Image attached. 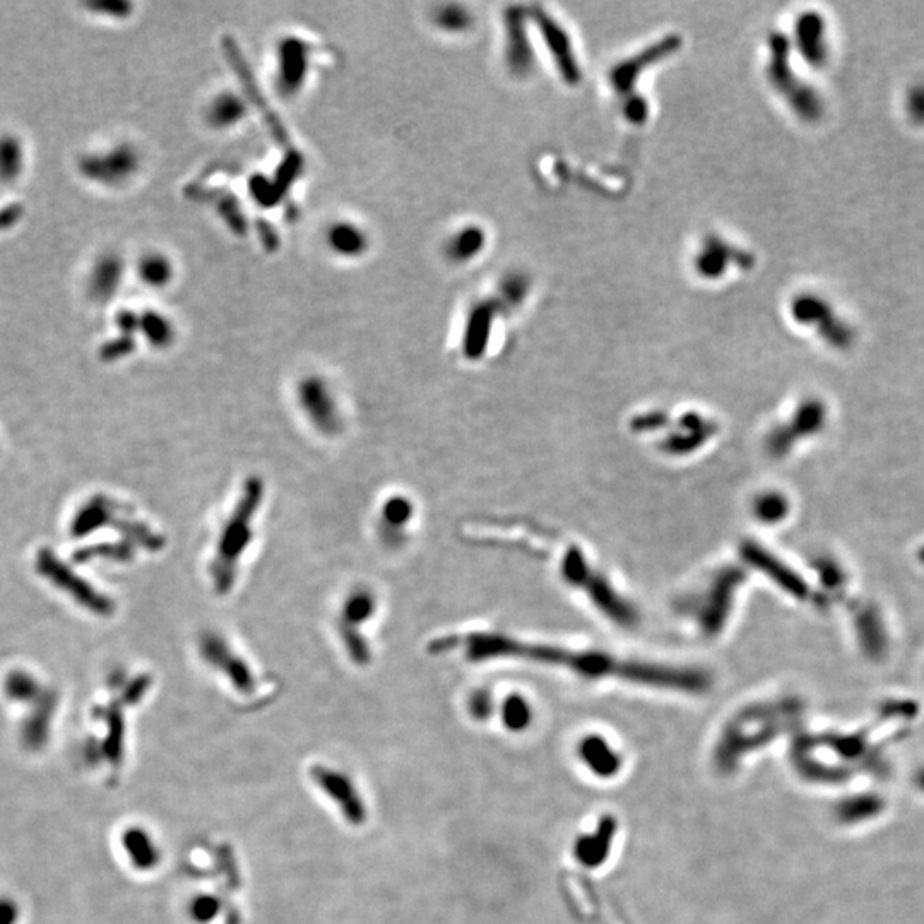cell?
I'll list each match as a JSON object with an SVG mask.
<instances>
[{"label":"cell","mask_w":924,"mask_h":924,"mask_svg":"<svg viewBox=\"0 0 924 924\" xmlns=\"http://www.w3.org/2000/svg\"><path fill=\"white\" fill-rule=\"evenodd\" d=\"M262 495L264 485L259 478L245 481L242 498L221 531L213 567L214 586L220 594L230 593L231 586L235 584L238 560L252 539V519L259 510Z\"/></svg>","instance_id":"obj_1"},{"label":"cell","mask_w":924,"mask_h":924,"mask_svg":"<svg viewBox=\"0 0 924 924\" xmlns=\"http://www.w3.org/2000/svg\"><path fill=\"white\" fill-rule=\"evenodd\" d=\"M769 79L774 88L786 95L791 107L805 119H815L820 113V103L812 89L806 88L800 81H793V72L789 69V42L784 35L770 38Z\"/></svg>","instance_id":"obj_2"},{"label":"cell","mask_w":924,"mask_h":924,"mask_svg":"<svg viewBox=\"0 0 924 924\" xmlns=\"http://www.w3.org/2000/svg\"><path fill=\"white\" fill-rule=\"evenodd\" d=\"M310 45L295 35L283 36L276 47V88L283 98H295L307 83Z\"/></svg>","instance_id":"obj_3"},{"label":"cell","mask_w":924,"mask_h":924,"mask_svg":"<svg viewBox=\"0 0 924 924\" xmlns=\"http://www.w3.org/2000/svg\"><path fill=\"white\" fill-rule=\"evenodd\" d=\"M375 608H377V599L374 593L362 587L348 596L343 611H341L339 630H341L344 646L350 654L351 661L360 666L370 661V651L358 628L374 616Z\"/></svg>","instance_id":"obj_4"},{"label":"cell","mask_w":924,"mask_h":924,"mask_svg":"<svg viewBox=\"0 0 924 924\" xmlns=\"http://www.w3.org/2000/svg\"><path fill=\"white\" fill-rule=\"evenodd\" d=\"M298 404L320 433L332 435L341 428L338 404L326 380L319 375H308L298 382Z\"/></svg>","instance_id":"obj_5"},{"label":"cell","mask_w":924,"mask_h":924,"mask_svg":"<svg viewBox=\"0 0 924 924\" xmlns=\"http://www.w3.org/2000/svg\"><path fill=\"white\" fill-rule=\"evenodd\" d=\"M531 16L538 24L539 35L543 38L546 48L550 50L553 62L560 76L563 77V81L570 86L581 83V66H579V60H577L574 45H572L567 30L551 16L550 12L543 11L541 7H534Z\"/></svg>","instance_id":"obj_6"},{"label":"cell","mask_w":924,"mask_h":924,"mask_svg":"<svg viewBox=\"0 0 924 924\" xmlns=\"http://www.w3.org/2000/svg\"><path fill=\"white\" fill-rule=\"evenodd\" d=\"M528 14L522 7H509L504 14L505 62L517 77L533 72L534 52L528 33Z\"/></svg>","instance_id":"obj_7"},{"label":"cell","mask_w":924,"mask_h":924,"mask_svg":"<svg viewBox=\"0 0 924 924\" xmlns=\"http://www.w3.org/2000/svg\"><path fill=\"white\" fill-rule=\"evenodd\" d=\"M312 777H314V782H317V786L339 806V812L343 813L344 818L351 825L365 824L367 808L350 777L343 772L327 769L322 765H317L312 769Z\"/></svg>","instance_id":"obj_8"},{"label":"cell","mask_w":924,"mask_h":924,"mask_svg":"<svg viewBox=\"0 0 924 924\" xmlns=\"http://www.w3.org/2000/svg\"><path fill=\"white\" fill-rule=\"evenodd\" d=\"M680 45H682V42H680L678 36H666V38L659 40L658 43H654L651 47H647L644 52H640L632 59L623 60L618 66L613 67V71H611V86L623 98L634 95V86L642 71H646V67L656 64L659 60L676 52Z\"/></svg>","instance_id":"obj_9"},{"label":"cell","mask_w":924,"mask_h":924,"mask_svg":"<svg viewBox=\"0 0 924 924\" xmlns=\"http://www.w3.org/2000/svg\"><path fill=\"white\" fill-rule=\"evenodd\" d=\"M201 649L204 659L214 668H218L238 692H254L255 680L252 671L240 656L231 652L228 642L221 635H206L202 639Z\"/></svg>","instance_id":"obj_10"},{"label":"cell","mask_w":924,"mask_h":924,"mask_svg":"<svg viewBox=\"0 0 924 924\" xmlns=\"http://www.w3.org/2000/svg\"><path fill=\"white\" fill-rule=\"evenodd\" d=\"M498 312L502 310L495 300H483L469 310L466 327H464V338H462V350H464V355L471 360L481 358L488 348L493 322Z\"/></svg>","instance_id":"obj_11"},{"label":"cell","mask_w":924,"mask_h":924,"mask_svg":"<svg viewBox=\"0 0 924 924\" xmlns=\"http://www.w3.org/2000/svg\"><path fill=\"white\" fill-rule=\"evenodd\" d=\"M731 262L745 266V264H752V257L731 247L721 238L709 237L695 257V269L702 278L717 279L723 276Z\"/></svg>","instance_id":"obj_12"},{"label":"cell","mask_w":924,"mask_h":924,"mask_svg":"<svg viewBox=\"0 0 924 924\" xmlns=\"http://www.w3.org/2000/svg\"><path fill=\"white\" fill-rule=\"evenodd\" d=\"M327 249L341 259H360L370 249V237L355 221L339 220L327 226L324 233Z\"/></svg>","instance_id":"obj_13"},{"label":"cell","mask_w":924,"mask_h":924,"mask_svg":"<svg viewBox=\"0 0 924 924\" xmlns=\"http://www.w3.org/2000/svg\"><path fill=\"white\" fill-rule=\"evenodd\" d=\"M120 846L129 865L137 871H153L161 861V849L153 834L143 827H129L120 836Z\"/></svg>","instance_id":"obj_14"},{"label":"cell","mask_w":924,"mask_h":924,"mask_svg":"<svg viewBox=\"0 0 924 924\" xmlns=\"http://www.w3.org/2000/svg\"><path fill=\"white\" fill-rule=\"evenodd\" d=\"M791 314L801 324L822 326L820 331L824 332L825 338L829 339V341H836L834 344H841L846 341V329L839 320L832 319L829 305L825 302H820L818 298L810 297V295L796 298L793 307H791Z\"/></svg>","instance_id":"obj_15"},{"label":"cell","mask_w":924,"mask_h":924,"mask_svg":"<svg viewBox=\"0 0 924 924\" xmlns=\"http://www.w3.org/2000/svg\"><path fill=\"white\" fill-rule=\"evenodd\" d=\"M796 45L803 59L812 66H822L827 59L824 19L817 12H805L796 23Z\"/></svg>","instance_id":"obj_16"},{"label":"cell","mask_w":924,"mask_h":924,"mask_svg":"<svg viewBox=\"0 0 924 924\" xmlns=\"http://www.w3.org/2000/svg\"><path fill=\"white\" fill-rule=\"evenodd\" d=\"M249 115L247 98L238 95L235 91H221L214 96L206 110V120L213 129L228 131L237 127Z\"/></svg>","instance_id":"obj_17"},{"label":"cell","mask_w":924,"mask_h":924,"mask_svg":"<svg viewBox=\"0 0 924 924\" xmlns=\"http://www.w3.org/2000/svg\"><path fill=\"white\" fill-rule=\"evenodd\" d=\"M485 245L486 233L481 226H462L447 238L445 257L454 264H468L485 250Z\"/></svg>","instance_id":"obj_18"},{"label":"cell","mask_w":924,"mask_h":924,"mask_svg":"<svg viewBox=\"0 0 924 924\" xmlns=\"http://www.w3.org/2000/svg\"><path fill=\"white\" fill-rule=\"evenodd\" d=\"M137 271H139V276H141L144 283L151 286V288L168 286L172 283L173 276H175L172 261L166 255L160 254V252H149V254L143 255L141 261H139Z\"/></svg>","instance_id":"obj_19"},{"label":"cell","mask_w":924,"mask_h":924,"mask_svg":"<svg viewBox=\"0 0 924 924\" xmlns=\"http://www.w3.org/2000/svg\"><path fill=\"white\" fill-rule=\"evenodd\" d=\"M433 24L449 35H462L471 30L473 14L461 4H444L433 11Z\"/></svg>","instance_id":"obj_20"},{"label":"cell","mask_w":924,"mask_h":924,"mask_svg":"<svg viewBox=\"0 0 924 924\" xmlns=\"http://www.w3.org/2000/svg\"><path fill=\"white\" fill-rule=\"evenodd\" d=\"M528 291V276L521 273H510L502 279L500 288H498V298L495 302L498 303L500 310H504L505 307L517 308L524 302Z\"/></svg>","instance_id":"obj_21"},{"label":"cell","mask_w":924,"mask_h":924,"mask_svg":"<svg viewBox=\"0 0 924 924\" xmlns=\"http://www.w3.org/2000/svg\"><path fill=\"white\" fill-rule=\"evenodd\" d=\"M141 327H143L144 334L148 336L149 341L156 344V346H166V344L172 343L173 336H175L172 322L163 317V314L154 312V310H149V312L143 314Z\"/></svg>","instance_id":"obj_22"},{"label":"cell","mask_w":924,"mask_h":924,"mask_svg":"<svg viewBox=\"0 0 924 924\" xmlns=\"http://www.w3.org/2000/svg\"><path fill=\"white\" fill-rule=\"evenodd\" d=\"M411 517H413V504L408 498H389L382 509V522H385V526L392 529L394 533L401 531Z\"/></svg>","instance_id":"obj_23"},{"label":"cell","mask_w":924,"mask_h":924,"mask_svg":"<svg viewBox=\"0 0 924 924\" xmlns=\"http://www.w3.org/2000/svg\"><path fill=\"white\" fill-rule=\"evenodd\" d=\"M21 148L16 141L12 139H2L0 141V178L2 180H11L18 175L21 170Z\"/></svg>","instance_id":"obj_24"},{"label":"cell","mask_w":924,"mask_h":924,"mask_svg":"<svg viewBox=\"0 0 924 924\" xmlns=\"http://www.w3.org/2000/svg\"><path fill=\"white\" fill-rule=\"evenodd\" d=\"M883 803L878 796H863L853 801H847L842 808L844 820H866L882 812Z\"/></svg>","instance_id":"obj_25"},{"label":"cell","mask_w":924,"mask_h":924,"mask_svg":"<svg viewBox=\"0 0 924 924\" xmlns=\"http://www.w3.org/2000/svg\"><path fill=\"white\" fill-rule=\"evenodd\" d=\"M220 913V902L213 895H199L189 904V916L196 923L208 924Z\"/></svg>","instance_id":"obj_26"},{"label":"cell","mask_w":924,"mask_h":924,"mask_svg":"<svg viewBox=\"0 0 924 924\" xmlns=\"http://www.w3.org/2000/svg\"><path fill=\"white\" fill-rule=\"evenodd\" d=\"M528 707L519 697H510L504 704V721L510 729L524 728L528 723Z\"/></svg>","instance_id":"obj_27"},{"label":"cell","mask_w":924,"mask_h":924,"mask_svg":"<svg viewBox=\"0 0 924 924\" xmlns=\"http://www.w3.org/2000/svg\"><path fill=\"white\" fill-rule=\"evenodd\" d=\"M623 113H625V119L632 124H644L647 120V115H649V105H647L646 98H642L639 95H630L625 96V103H623Z\"/></svg>","instance_id":"obj_28"},{"label":"cell","mask_w":924,"mask_h":924,"mask_svg":"<svg viewBox=\"0 0 924 924\" xmlns=\"http://www.w3.org/2000/svg\"><path fill=\"white\" fill-rule=\"evenodd\" d=\"M21 906L11 895H0V924H19L21 923Z\"/></svg>","instance_id":"obj_29"},{"label":"cell","mask_w":924,"mask_h":924,"mask_svg":"<svg viewBox=\"0 0 924 924\" xmlns=\"http://www.w3.org/2000/svg\"><path fill=\"white\" fill-rule=\"evenodd\" d=\"M488 709H490V699L485 693H476L471 700V714L478 719H485L488 716Z\"/></svg>","instance_id":"obj_30"},{"label":"cell","mask_w":924,"mask_h":924,"mask_svg":"<svg viewBox=\"0 0 924 924\" xmlns=\"http://www.w3.org/2000/svg\"><path fill=\"white\" fill-rule=\"evenodd\" d=\"M916 782H918L919 788L924 791V769L919 772L918 777H916Z\"/></svg>","instance_id":"obj_31"}]
</instances>
